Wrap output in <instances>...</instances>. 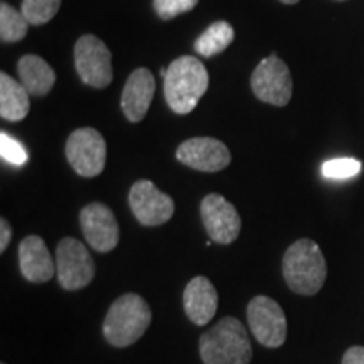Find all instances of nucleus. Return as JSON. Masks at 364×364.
Segmentation results:
<instances>
[{
    "label": "nucleus",
    "mask_w": 364,
    "mask_h": 364,
    "mask_svg": "<svg viewBox=\"0 0 364 364\" xmlns=\"http://www.w3.org/2000/svg\"><path fill=\"white\" fill-rule=\"evenodd\" d=\"M282 272L285 284L294 294L312 297L326 284L327 263L316 241L302 238L287 248Z\"/></svg>",
    "instance_id": "1"
},
{
    "label": "nucleus",
    "mask_w": 364,
    "mask_h": 364,
    "mask_svg": "<svg viewBox=\"0 0 364 364\" xmlns=\"http://www.w3.org/2000/svg\"><path fill=\"white\" fill-rule=\"evenodd\" d=\"M208 86L206 66L194 56H181L172 61L164 78L167 105L177 115H188L193 112L208 91Z\"/></svg>",
    "instance_id": "2"
},
{
    "label": "nucleus",
    "mask_w": 364,
    "mask_h": 364,
    "mask_svg": "<svg viewBox=\"0 0 364 364\" xmlns=\"http://www.w3.org/2000/svg\"><path fill=\"white\" fill-rule=\"evenodd\" d=\"M204 364H250L253 356L247 327L238 318L223 317L199 339Z\"/></svg>",
    "instance_id": "3"
},
{
    "label": "nucleus",
    "mask_w": 364,
    "mask_h": 364,
    "mask_svg": "<svg viewBox=\"0 0 364 364\" xmlns=\"http://www.w3.org/2000/svg\"><path fill=\"white\" fill-rule=\"evenodd\" d=\"M152 322L147 300L139 294H124L108 309L103 321V336L115 348L135 344Z\"/></svg>",
    "instance_id": "4"
},
{
    "label": "nucleus",
    "mask_w": 364,
    "mask_h": 364,
    "mask_svg": "<svg viewBox=\"0 0 364 364\" xmlns=\"http://www.w3.org/2000/svg\"><path fill=\"white\" fill-rule=\"evenodd\" d=\"M56 275L59 285L75 292L88 287L95 279L97 265L88 248L76 238H63L56 248Z\"/></svg>",
    "instance_id": "5"
},
{
    "label": "nucleus",
    "mask_w": 364,
    "mask_h": 364,
    "mask_svg": "<svg viewBox=\"0 0 364 364\" xmlns=\"http://www.w3.org/2000/svg\"><path fill=\"white\" fill-rule=\"evenodd\" d=\"M65 154L73 171L81 177H97L107 164V142L98 130L85 127L68 136Z\"/></svg>",
    "instance_id": "6"
},
{
    "label": "nucleus",
    "mask_w": 364,
    "mask_h": 364,
    "mask_svg": "<svg viewBox=\"0 0 364 364\" xmlns=\"http://www.w3.org/2000/svg\"><path fill=\"white\" fill-rule=\"evenodd\" d=\"M75 66L80 78L91 88H107L113 80L112 53L97 36H81L75 46Z\"/></svg>",
    "instance_id": "7"
},
{
    "label": "nucleus",
    "mask_w": 364,
    "mask_h": 364,
    "mask_svg": "<svg viewBox=\"0 0 364 364\" xmlns=\"http://www.w3.org/2000/svg\"><path fill=\"white\" fill-rule=\"evenodd\" d=\"M247 317L250 331L265 348H280L287 339V317L279 302L257 295L250 300L247 307Z\"/></svg>",
    "instance_id": "8"
},
{
    "label": "nucleus",
    "mask_w": 364,
    "mask_h": 364,
    "mask_svg": "<svg viewBox=\"0 0 364 364\" xmlns=\"http://www.w3.org/2000/svg\"><path fill=\"white\" fill-rule=\"evenodd\" d=\"M252 90L255 97L273 107H285L292 98V75L277 54L262 59L252 75Z\"/></svg>",
    "instance_id": "9"
},
{
    "label": "nucleus",
    "mask_w": 364,
    "mask_h": 364,
    "mask_svg": "<svg viewBox=\"0 0 364 364\" xmlns=\"http://www.w3.org/2000/svg\"><path fill=\"white\" fill-rule=\"evenodd\" d=\"M129 204L136 221L144 226H161L174 216L176 206L169 194L156 188L152 181L142 179L132 186Z\"/></svg>",
    "instance_id": "10"
},
{
    "label": "nucleus",
    "mask_w": 364,
    "mask_h": 364,
    "mask_svg": "<svg viewBox=\"0 0 364 364\" xmlns=\"http://www.w3.org/2000/svg\"><path fill=\"white\" fill-rule=\"evenodd\" d=\"M201 220L215 243L231 245L238 240L241 231V218L236 208L228 203L221 194H208L201 201Z\"/></svg>",
    "instance_id": "11"
},
{
    "label": "nucleus",
    "mask_w": 364,
    "mask_h": 364,
    "mask_svg": "<svg viewBox=\"0 0 364 364\" xmlns=\"http://www.w3.org/2000/svg\"><path fill=\"white\" fill-rule=\"evenodd\" d=\"M80 225L85 240L95 252L108 253L120 241V228L117 218L107 204L91 203L80 213Z\"/></svg>",
    "instance_id": "12"
},
{
    "label": "nucleus",
    "mask_w": 364,
    "mask_h": 364,
    "mask_svg": "<svg viewBox=\"0 0 364 364\" xmlns=\"http://www.w3.org/2000/svg\"><path fill=\"white\" fill-rule=\"evenodd\" d=\"M177 161L199 172H220L231 162L230 150L213 136H194L177 149Z\"/></svg>",
    "instance_id": "13"
},
{
    "label": "nucleus",
    "mask_w": 364,
    "mask_h": 364,
    "mask_svg": "<svg viewBox=\"0 0 364 364\" xmlns=\"http://www.w3.org/2000/svg\"><path fill=\"white\" fill-rule=\"evenodd\" d=\"M19 268L22 277L31 284H46L56 275V258L49 253L41 236L29 235L21 241Z\"/></svg>",
    "instance_id": "14"
},
{
    "label": "nucleus",
    "mask_w": 364,
    "mask_h": 364,
    "mask_svg": "<svg viewBox=\"0 0 364 364\" xmlns=\"http://www.w3.org/2000/svg\"><path fill=\"white\" fill-rule=\"evenodd\" d=\"M156 93V80L147 68H139L127 80L122 91V110L129 122L144 120Z\"/></svg>",
    "instance_id": "15"
},
{
    "label": "nucleus",
    "mask_w": 364,
    "mask_h": 364,
    "mask_svg": "<svg viewBox=\"0 0 364 364\" xmlns=\"http://www.w3.org/2000/svg\"><path fill=\"white\" fill-rule=\"evenodd\" d=\"M182 302H184L186 316H188L193 324L206 326L216 316L220 297H218V292L215 285L211 284V280L199 275L194 277L186 285Z\"/></svg>",
    "instance_id": "16"
},
{
    "label": "nucleus",
    "mask_w": 364,
    "mask_h": 364,
    "mask_svg": "<svg viewBox=\"0 0 364 364\" xmlns=\"http://www.w3.org/2000/svg\"><path fill=\"white\" fill-rule=\"evenodd\" d=\"M21 83L34 97H44L56 83V73L43 58L27 54L19 59L17 65Z\"/></svg>",
    "instance_id": "17"
},
{
    "label": "nucleus",
    "mask_w": 364,
    "mask_h": 364,
    "mask_svg": "<svg viewBox=\"0 0 364 364\" xmlns=\"http://www.w3.org/2000/svg\"><path fill=\"white\" fill-rule=\"evenodd\" d=\"M29 110V91L7 73H0V117L9 122H21Z\"/></svg>",
    "instance_id": "18"
},
{
    "label": "nucleus",
    "mask_w": 364,
    "mask_h": 364,
    "mask_svg": "<svg viewBox=\"0 0 364 364\" xmlns=\"http://www.w3.org/2000/svg\"><path fill=\"white\" fill-rule=\"evenodd\" d=\"M233 39H235L233 27L225 21H220L209 26L208 29L199 36L198 41H196L194 48L196 51L201 54V56L211 58L225 51L228 46L233 43Z\"/></svg>",
    "instance_id": "19"
},
{
    "label": "nucleus",
    "mask_w": 364,
    "mask_h": 364,
    "mask_svg": "<svg viewBox=\"0 0 364 364\" xmlns=\"http://www.w3.org/2000/svg\"><path fill=\"white\" fill-rule=\"evenodd\" d=\"M29 26L24 14L9 6L7 2L0 4V38L4 43H17L24 39Z\"/></svg>",
    "instance_id": "20"
},
{
    "label": "nucleus",
    "mask_w": 364,
    "mask_h": 364,
    "mask_svg": "<svg viewBox=\"0 0 364 364\" xmlns=\"http://www.w3.org/2000/svg\"><path fill=\"white\" fill-rule=\"evenodd\" d=\"M61 0H24L21 12L31 26H43L56 16Z\"/></svg>",
    "instance_id": "21"
},
{
    "label": "nucleus",
    "mask_w": 364,
    "mask_h": 364,
    "mask_svg": "<svg viewBox=\"0 0 364 364\" xmlns=\"http://www.w3.org/2000/svg\"><path fill=\"white\" fill-rule=\"evenodd\" d=\"M361 161L351 157H341V159H331L322 164V176L327 179L344 181L351 179V177L358 176L361 172Z\"/></svg>",
    "instance_id": "22"
},
{
    "label": "nucleus",
    "mask_w": 364,
    "mask_h": 364,
    "mask_svg": "<svg viewBox=\"0 0 364 364\" xmlns=\"http://www.w3.org/2000/svg\"><path fill=\"white\" fill-rule=\"evenodd\" d=\"M199 0H154V9L162 21L176 19L181 14L191 12Z\"/></svg>",
    "instance_id": "23"
},
{
    "label": "nucleus",
    "mask_w": 364,
    "mask_h": 364,
    "mask_svg": "<svg viewBox=\"0 0 364 364\" xmlns=\"http://www.w3.org/2000/svg\"><path fill=\"white\" fill-rule=\"evenodd\" d=\"M0 156H2L4 161L14 164V166H24L27 162L26 149L6 132L0 134Z\"/></svg>",
    "instance_id": "24"
},
{
    "label": "nucleus",
    "mask_w": 364,
    "mask_h": 364,
    "mask_svg": "<svg viewBox=\"0 0 364 364\" xmlns=\"http://www.w3.org/2000/svg\"><path fill=\"white\" fill-rule=\"evenodd\" d=\"M343 364H364V346H353L343 356Z\"/></svg>",
    "instance_id": "25"
},
{
    "label": "nucleus",
    "mask_w": 364,
    "mask_h": 364,
    "mask_svg": "<svg viewBox=\"0 0 364 364\" xmlns=\"http://www.w3.org/2000/svg\"><path fill=\"white\" fill-rule=\"evenodd\" d=\"M12 240V228L6 218L0 220V253H4Z\"/></svg>",
    "instance_id": "26"
},
{
    "label": "nucleus",
    "mask_w": 364,
    "mask_h": 364,
    "mask_svg": "<svg viewBox=\"0 0 364 364\" xmlns=\"http://www.w3.org/2000/svg\"><path fill=\"white\" fill-rule=\"evenodd\" d=\"M282 4H287V6H294V4H297L299 0H280Z\"/></svg>",
    "instance_id": "27"
},
{
    "label": "nucleus",
    "mask_w": 364,
    "mask_h": 364,
    "mask_svg": "<svg viewBox=\"0 0 364 364\" xmlns=\"http://www.w3.org/2000/svg\"><path fill=\"white\" fill-rule=\"evenodd\" d=\"M2 364H6V363H2Z\"/></svg>",
    "instance_id": "28"
}]
</instances>
